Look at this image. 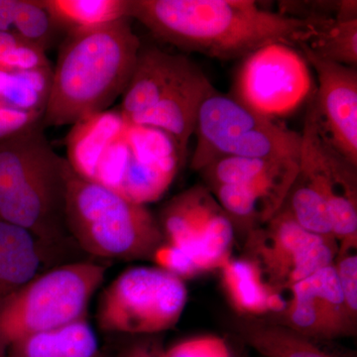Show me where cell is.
I'll return each mask as SVG.
<instances>
[{
	"mask_svg": "<svg viewBox=\"0 0 357 357\" xmlns=\"http://www.w3.org/2000/svg\"><path fill=\"white\" fill-rule=\"evenodd\" d=\"M158 222L165 243L184 251L199 274L222 269L230 259L234 227L208 188L178 195Z\"/></svg>",
	"mask_w": 357,
	"mask_h": 357,
	"instance_id": "cell-11",
	"label": "cell"
},
{
	"mask_svg": "<svg viewBox=\"0 0 357 357\" xmlns=\"http://www.w3.org/2000/svg\"><path fill=\"white\" fill-rule=\"evenodd\" d=\"M42 122L0 141V220L27 230L45 248L65 241L70 166Z\"/></svg>",
	"mask_w": 357,
	"mask_h": 357,
	"instance_id": "cell-4",
	"label": "cell"
},
{
	"mask_svg": "<svg viewBox=\"0 0 357 357\" xmlns=\"http://www.w3.org/2000/svg\"><path fill=\"white\" fill-rule=\"evenodd\" d=\"M66 225L89 255L107 259H152L165 243L159 222L146 206L89 182L70 168L66 192Z\"/></svg>",
	"mask_w": 357,
	"mask_h": 357,
	"instance_id": "cell-5",
	"label": "cell"
},
{
	"mask_svg": "<svg viewBox=\"0 0 357 357\" xmlns=\"http://www.w3.org/2000/svg\"><path fill=\"white\" fill-rule=\"evenodd\" d=\"M53 68L0 70V105L44 114L50 93Z\"/></svg>",
	"mask_w": 357,
	"mask_h": 357,
	"instance_id": "cell-23",
	"label": "cell"
},
{
	"mask_svg": "<svg viewBox=\"0 0 357 357\" xmlns=\"http://www.w3.org/2000/svg\"><path fill=\"white\" fill-rule=\"evenodd\" d=\"M152 259L156 267L175 275L182 280L199 275V270L189 256L171 244L165 243L159 246L152 256Z\"/></svg>",
	"mask_w": 357,
	"mask_h": 357,
	"instance_id": "cell-29",
	"label": "cell"
},
{
	"mask_svg": "<svg viewBox=\"0 0 357 357\" xmlns=\"http://www.w3.org/2000/svg\"><path fill=\"white\" fill-rule=\"evenodd\" d=\"M215 91L217 89L203 70L197 66L172 95L132 123L159 129L168 134L185 159L188 144L196 128L199 109Z\"/></svg>",
	"mask_w": 357,
	"mask_h": 357,
	"instance_id": "cell-17",
	"label": "cell"
},
{
	"mask_svg": "<svg viewBox=\"0 0 357 357\" xmlns=\"http://www.w3.org/2000/svg\"><path fill=\"white\" fill-rule=\"evenodd\" d=\"M0 357H6V356H0Z\"/></svg>",
	"mask_w": 357,
	"mask_h": 357,
	"instance_id": "cell-33",
	"label": "cell"
},
{
	"mask_svg": "<svg viewBox=\"0 0 357 357\" xmlns=\"http://www.w3.org/2000/svg\"><path fill=\"white\" fill-rule=\"evenodd\" d=\"M65 32L81 31L128 17L129 0H42Z\"/></svg>",
	"mask_w": 357,
	"mask_h": 357,
	"instance_id": "cell-21",
	"label": "cell"
},
{
	"mask_svg": "<svg viewBox=\"0 0 357 357\" xmlns=\"http://www.w3.org/2000/svg\"><path fill=\"white\" fill-rule=\"evenodd\" d=\"M306 20L314 26V33L304 46L324 60L356 68L357 18L340 20L328 17Z\"/></svg>",
	"mask_w": 357,
	"mask_h": 357,
	"instance_id": "cell-24",
	"label": "cell"
},
{
	"mask_svg": "<svg viewBox=\"0 0 357 357\" xmlns=\"http://www.w3.org/2000/svg\"><path fill=\"white\" fill-rule=\"evenodd\" d=\"M163 357H231L222 338L201 337L183 340L164 352Z\"/></svg>",
	"mask_w": 357,
	"mask_h": 357,
	"instance_id": "cell-28",
	"label": "cell"
},
{
	"mask_svg": "<svg viewBox=\"0 0 357 357\" xmlns=\"http://www.w3.org/2000/svg\"><path fill=\"white\" fill-rule=\"evenodd\" d=\"M43 114L21 112L0 105V141L22 132L42 122Z\"/></svg>",
	"mask_w": 357,
	"mask_h": 357,
	"instance_id": "cell-30",
	"label": "cell"
},
{
	"mask_svg": "<svg viewBox=\"0 0 357 357\" xmlns=\"http://www.w3.org/2000/svg\"><path fill=\"white\" fill-rule=\"evenodd\" d=\"M107 268L75 262L39 273L0 304V356L37 333L86 318Z\"/></svg>",
	"mask_w": 357,
	"mask_h": 357,
	"instance_id": "cell-6",
	"label": "cell"
},
{
	"mask_svg": "<svg viewBox=\"0 0 357 357\" xmlns=\"http://www.w3.org/2000/svg\"><path fill=\"white\" fill-rule=\"evenodd\" d=\"M301 136L299 170L325 199L338 250L357 248L356 167L328 142L312 100Z\"/></svg>",
	"mask_w": 357,
	"mask_h": 357,
	"instance_id": "cell-12",
	"label": "cell"
},
{
	"mask_svg": "<svg viewBox=\"0 0 357 357\" xmlns=\"http://www.w3.org/2000/svg\"><path fill=\"white\" fill-rule=\"evenodd\" d=\"M289 293L281 326L312 340L356 335V321L347 312L333 264L295 284Z\"/></svg>",
	"mask_w": 357,
	"mask_h": 357,
	"instance_id": "cell-13",
	"label": "cell"
},
{
	"mask_svg": "<svg viewBox=\"0 0 357 357\" xmlns=\"http://www.w3.org/2000/svg\"><path fill=\"white\" fill-rule=\"evenodd\" d=\"M46 52L13 33L0 32V70L50 68Z\"/></svg>",
	"mask_w": 357,
	"mask_h": 357,
	"instance_id": "cell-26",
	"label": "cell"
},
{
	"mask_svg": "<svg viewBox=\"0 0 357 357\" xmlns=\"http://www.w3.org/2000/svg\"><path fill=\"white\" fill-rule=\"evenodd\" d=\"M66 149L77 176L144 206L168 191L184 163L168 134L134 124L119 109L98 112L72 126Z\"/></svg>",
	"mask_w": 357,
	"mask_h": 357,
	"instance_id": "cell-2",
	"label": "cell"
},
{
	"mask_svg": "<svg viewBox=\"0 0 357 357\" xmlns=\"http://www.w3.org/2000/svg\"><path fill=\"white\" fill-rule=\"evenodd\" d=\"M188 301L184 280L158 267L129 268L103 290L96 319L105 333L153 335L177 325Z\"/></svg>",
	"mask_w": 357,
	"mask_h": 357,
	"instance_id": "cell-8",
	"label": "cell"
},
{
	"mask_svg": "<svg viewBox=\"0 0 357 357\" xmlns=\"http://www.w3.org/2000/svg\"><path fill=\"white\" fill-rule=\"evenodd\" d=\"M9 357H102V352L95 331L83 318L16 342Z\"/></svg>",
	"mask_w": 357,
	"mask_h": 357,
	"instance_id": "cell-20",
	"label": "cell"
},
{
	"mask_svg": "<svg viewBox=\"0 0 357 357\" xmlns=\"http://www.w3.org/2000/svg\"><path fill=\"white\" fill-rule=\"evenodd\" d=\"M128 17L160 41L218 60L244 59L273 43L299 48L314 33L310 21L252 0H129Z\"/></svg>",
	"mask_w": 357,
	"mask_h": 357,
	"instance_id": "cell-1",
	"label": "cell"
},
{
	"mask_svg": "<svg viewBox=\"0 0 357 357\" xmlns=\"http://www.w3.org/2000/svg\"><path fill=\"white\" fill-rule=\"evenodd\" d=\"M130 18L67 33L42 126H74L110 109L128 88L142 45Z\"/></svg>",
	"mask_w": 357,
	"mask_h": 357,
	"instance_id": "cell-3",
	"label": "cell"
},
{
	"mask_svg": "<svg viewBox=\"0 0 357 357\" xmlns=\"http://www.w3.org/2000/svg\"><path fill=\"white\" fill-rule=\"evenodd\" d=\"M243 60L234 98L249 109L276 121L292 114L311 95L310 65L294 47L266 45Z\"/></svg>",
	"mask_w": 357,
	"mask_h": 357,
	"instance_id": "cell-10",
	"label": "cell"
},
{
	"mask_svg": "<svg viewBox=\"0 0 357 357\" xmlns=\"http://www.w3.org/2000/svg\"><path fill=\"white\" fill-rule=\"evenodd\" d=\"M282 208L287 211L303 229L319 236L335 237L323 195L300 170L289 190Z\"/></svg>",
	"mask_w": 357,
	"mask_h": 357,
	"instance_id": "cell-25",
	"label": "cell"
},
{
	"mask_svg": "<svg viewBox=\"0 0 357 357\" xmlns=\"http://www.w3.org/2000/svg\"><path fill=\"white\" fill-rule=\"evenodd\" d=\"M299 49L318 79L312 102L319 126L338 153L357 167L356 68L324 60L304 45Z\"/></svg>",
	"mask_w": 357,
	"mask_h": 357,
	"instance_id": "cell-14",
	"label": "cell"
},
{
	"mask_svg": "<svg viewBox=\"0 0 357 357\" xmlns=\"http://www.w3.org/2000/svg\"><path fill=\"white\" fill-rule=\"evenodd\" d=\"M241 337L265 357H338L305 337L281 325L249 323L238 326Z\"/></svg>",
	"mask_w": 357,
	"mask_h": 357,
	"instance_id": "cell-22",
	"label": "cell"
},
{
	"mask_svg": "<svg viewBox=\"0 0 357 357\" xmlns=\"http://www.w3.org/2000/svg\"><path fill=\"white\" fill-rule=\"evenodd\" d=\"M246 251L268 285L286 291L333 264L338 243L335 237L303 229L281 208L266 223L248 232Z\"/></svg>",
	"mask_w": 357,
	"mask_h": 357,
	"instance_id": "cell-9",
	"label": "cell"
},
{
	"mask_svg": "<svg viewBox=\"0 0 357 357\" xmlns=\"http://www.w3.org/2000/svg\"><path fill=\"white\" fill-rule=\"evenodd\" d=\"M208 185H239L259 199L267 220L284 202L299 172V160L223 157L199 171Z\"/></svg>",
	"mask_w": 357,
	"mask_h": 357,
	"instance_id": "cell-15",
	"label": "cell"
},
{
	"mask_svg": "<svg viewBox=\"0 0 357 357\" xmlns=\"http://www.w3.org/2000/svg\"><path fill=\"white\" fill-rule=\"evenodd\" d=\"M222 271L223 287L227 298L241 314L249 316H260L268 312L281 314L287 306L288 300L282 296L283 291L270 287L259 268L248 258H230Z\"/></svg>",
	"mask_w": 357,
	"mask_h": 357,
	"instance_id": "cell-18",
	"label": "cell"
},
{
	"mask_svg": "<svg viewBox=\"0 0 357 357\" xmlns=\"http://www.w3.org/2000/svg\"><path fill=\"white\" fill-rule=\"evenodd\" d=\"M196 67L181 54H171L157 47H141L119 109L129 121H135L172 95Z\"/></svg>",
	"mask_w": 357,
	"mask_h": 357,
	"instance_id": "cell-16",
	"label": "cell"
},
{
	"mask_svg": "<svg viewBox=\"0 0 357 357\" xmlns=\"http://www.w3.org/2000/svg\"><path fill=\"white\" fill-rule=\"evenodd\" d=\"M165 349L156 340H144L129 345L119 357H163Z\"/></svg>",
	"mask_w": 357,
	"mask_h": 357,
	"instance_id": "cell-32",
	"label": "cell"
},
{
	"mask_svg": "<svg viewBox=\"0 0 357 357\" xmlns=\"http://www.w3.org/2000/svg\"><path fill=\"white\" fill-rule=\"evenodd\" d=\"M345 306L354 321L357 319V255L356 248L338 250L333 262Z\"/></svg>",
	"mask_w": 357,
	"mask_h": 357,
	"instance_id": "cell-27",
	"label": "cell"
},
{
	"mask_svg": "<svg viewBox=\"0 0 357 357\" xmlns=\"http://www.w3.org/2000/svg\"><path fill=\"white\" fill-rule=\"evenodd\" d=\"M194 134L191 167L198 172L223 157L300 159L301 133L218 91L202 105Z\"/></svg>",
	"mask_w": 357,
	"mask_h": 357,
	"instance_id": "cell-7",
	"label": "cell"
},
{
	"mask_svg": "<svg viewBox=\"0 0 357 357\" xmlns=\"http://www.w3.org/2000/svg\"><path fill=\"white\" fill-rule=\"evenodd\" d=\"M44 249L25 229L0 220V304L39 274Z\"/></svg>",
	"mask_w": 357,
	"mask_h": 357,
	"instance_id": "cell-19",
	"label": "cell"
},
{
	"mask_svg": "<svg viewBox=\"0 0 357 357\" xmlns=\"http://www.w3.org/2000/svg\"><path fill=\"white\" fill-rule=\"evenodd\" d=\"M22 0H0V32L17 35Z\"/></svg>",
	"mask_w": 357,
	"mask_h": 357,
	"instance_id": "cell-31",
	"label": "cell"
}]
</instances>
